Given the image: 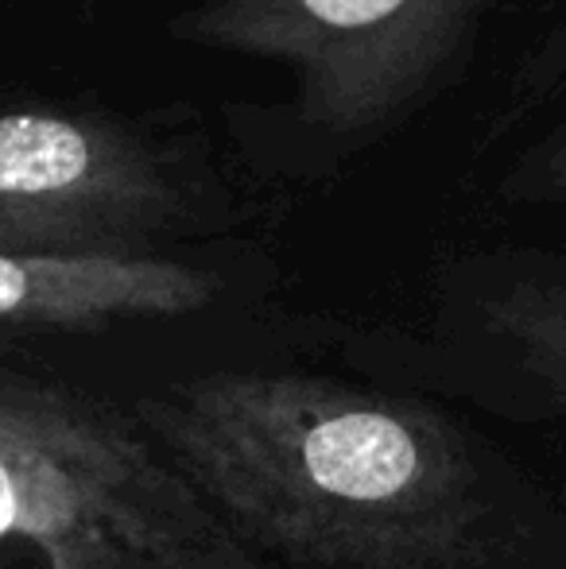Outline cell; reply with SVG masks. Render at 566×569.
<instances>
[{"label": "cell", "mask_w": 566, "mask_h": 569, "mask_svg": "<svg viewBox=\"0 0 566 569\" xmlns=\"http://www.w3.org/2000/svg\"><path fill=\"white\" fill-rule=\"evenodd\" d=\"M234 531L322 569H443L474 527V469L419 403L310 376L218 372L140 411Z\"/></svg>", "instance_id": "6da1fadb"}, {"label": "cell", "mask_w": 566, "mask_h": 569, "mask_svg": "<svg viewBox=\"0 0 566 569\" xmlns=\"http://www.w3.org/2000/svg\"><path fill=\"white\" fill-rule=\"evenodd\" d=\"M500 0H195L171 36L280 67L287 98L229 124L268 174L315 182L416 124L458 86Z\"/></svg>", "instance_id": "7a4b0ae2"}, {"label": "cell", "mask_w": 566, "mask_h": 569, "mask_svg": "<svg viewBox=\"0 0 566 569\" xmlns=\"http://www.w3.org/2000/svg\"><path fill=\"white\" fill-rule=\"evenodd\" d=\"M0 569H257L125 415L0 376Z\"/></svg>", "instance_id": "3957f363"}, {"label": "cell", "mask_w": 566, "mask_h": 569, "mask_svg": "<svg viewBox=\"0 0 566 569\" xmlns=\"http://www.w3.org/2000/svg\"><path fill=\"white\" fill-rule=\"evenodd\" d=\"M226 202L190 148L62 113L0 117V252L151 256Z\"/></svg>", "instance_id": "277c9868"}, {"label": "cell", "mask_w": 566, "mask_h": 569, "mask_svg": "<svg viewBox=\"0 0 566 569\" xmlns=\"http://www.w3.org/2000/svg\"><path fill=\"white\" fill-rule=\"evenodd\" d=\"M218 279L167 256L0 252V322L106 326L210 307Z\"/></svg>", "instance_id": "5b68a950"}, {"label": "cell", "mask_w": 566, "mask_h": 569, "mask_svg": "<svg viewBox=\"0 0 566 569\" xmlns=\"http://www.w3.org/2000/svg\"><path fill=\"white\" fill-rule=\"evenodd\" d=\"M477 322L566 403V256L524 252L477 291Z\"/></svg>", "instance_id": "8992f818"}, {"label": "cell", "mask_w": 566, "mask_h": 569, "mask_svg": "<svg viewBox=\"0 0 566 569\" xmlns=\"http://www.w3.org/2000/svg\"><path fill=\"white\" fill-rule=\"evenodd\" d=\"M566 98V16L552 23L544 36H536L524 47L520 62L513 67V74L500 86V101L489 113V128H485L481 143L505 140L520 124L536 120L544 109H552L555 101Z\"/></svg>", "instance_id": "52a82bcc"}, {"label": "cell", "mask_w": 566, "mask_h": 569, "mask_svg": "<svg viewBox=\"0 0 566 569\" xmlns=\"http://www.w3.org/2000/svg\"><path fill=\"white\" fill-rule=\"evenodd\" d=\"M500 194L516 206L566 210V117L508 159L500 174Z\"/></svg>", "instance_id": "ba28073f"}]
</instances>
